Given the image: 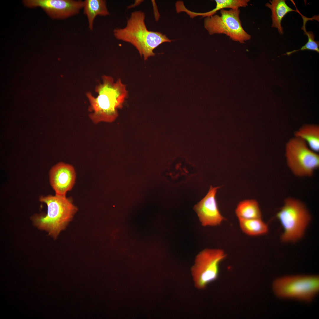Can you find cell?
<instances>
[{"mask_svg":"<svg viewBox=\"0 0 319 319\" xmlns=\"http://www.w3.org/2000/svg\"><path fill=\"white\" fill-rule=\"evenodd\" d=\"M102 78V83L95 88V91L98 94L97 96L94 97L90 92L87 93L90 109L93 112L89 117L95 123L114 121L118 115V110L122 108L128 95L126 85L121 79L114 82L110 76L104 75Z\"/></svg>","mask_w":319,"mask_h":319,"instance_id":"6da1fadb","label":"cell"},{"mask_svg":"<svg viewBox=\"0 0 319 319\" xmlns=\"http://www.w3.org/2000/svg\"><path fill=\"white\" fill-rule=\"evenodd\" d=\"M144 13L140 11L132 13L123 28H116L113 35L117 39L129 43L134 46L144 60L155 54L153 50L164 42H170L165 35L150 31L145 24Z\"/></svg>","mask_w":319,"mask_h":319,"instance_id":"7a4b0ae2","label":"cell"},{"mask_svg":"<svg viewBox=\"0 0 319 319\" xmlns=\"http://www.w3.org/2000/svg\"><path fill=\"white\" fill-rule=\"evenodd\" d=\"M39 201L46 204L47 212L33 216V222L38 229L46 231L56 239L72 220L78 208L72 199L66 196H42Z\"/></svg>","mask_w":319,"mask_h":319,"instance_id":"3957f363","label":"cell"},{"mask_svg":"<svg viewBox=\"0 0 319 319\" xmlns=\"http://www.w3.org/2000/svg\"><path fill=\"white\" fill-rule=\"evenodd\" d=\"M273 292L278 297L305 302L312 301L319 292V276L298 274L277 278L272 282Z\"/></svg>","mask_w":319,"mask_h":319,"instance_id":"277c9868","label":"cell"},{"mask_svg":"<svg viewBox=\"0 0 319 319\" xmlns=\"http://www.w3.org/2000/svg\"><path fill=\"white\" fill-rule=\"evenodd\" d=\"M276 216L284 229L282 238L285 242L294 241L301 237L310 219L304 205L290 198L285 200Z\"/></svg>","mask_w":319,"mask_h":319,"instance_id":"5b68a950","label":"cell"},{"mask_svg":"<svg viewBox=\"0 0 319 319\" xmlns=\"http://www.w3.org/2000/svg\"><path fill=\"white\" fill-rule=\"evenodd\" d=\"M285 156L289 168L300 177L310 176L319 166V156L302 139L296 137L287 142Z\"/></svg>","mask_w":319,"mask_h":319,"instance_id":"8992f818","label":"cell"},{"mask_svg":"<svg viewBox=\"0 0 319 319\" xmlns=\"http://www.w3.org/2000/svg\"><path fill=\"white\" fill-rule=\"evenodd\" d=\"M240 12L239 9H221L220 15L214 14L204 19V28L209 35L224 34L234 41L244 43L251 36L242 26Z\"/></svg>","mask_w":319,"mask_h":319,"instance_id":"52a82bcc","label":"cell"},{"mask_svg":"<svg viewBox=\"0 0 319 319\" xmlns=\"http://www.w3.org/2000/svg\"><path fill=\"white\" fill-rule=\"evenodd\" d=\"M222 250L206 249L196 256L191 273L196 287L204 289L207 285L216 280L219 273V265L226 257Z\"/></svg>","mask_w":319,"mask_h":319,"instance_id":"ba28073f","label":"cell"},{"mask_svg":"<svg viewBox=\"0 0 319 319\" xmlns=\"http://www.w3.org/2000/svg\"><path fill=\"white\" fill-rule=\"evenodd\" d=\"M22 2L28 8L41 7L53 19H63L77 15L83 5V1L73 0H24Z\"/></svg>","mask_w":319,"mask_h":319,"instance_id":"9c48e42d","label":"cell"},{"mask_svg":"<svg viewBox=\"0 0 319 319\" xmlns=\"http://www.w3.org/2000/svg\"><path fill=\"white\" fill-rule=\"evenodd\" d=\"M220 188L211 186L206 195L194 207L204 226H218L224 219L220 212L216 198L217 190Z\"/></svg>","mask_w":319,"mask_h":319,"instance_id":"30bf717a","label":"cell"},{"mask_svg":"<svg viewBox=\"0 0 319 319\" xmlns=\"http://www.w3.org/2000/svg\"><path fill=\"white\" fill-rule=\"evenodd\" d=\"M76 174L74 167L71 165L59 162L51 168L49 173L50 184L55 195L65 196L67 193L74 186Z\"/></svg>","mask_w":319,"mask_h":319,"instance_id":"8fae6325","label":"cell"},{"mask_svg":"<svg viewBox=\"0 0 319 319\" xmlns=\"http://www.w3.org/2000/svg\"><path fill=\"white\" fill-rule=\"evenodd\" d=\"M83 9L88 19L89 28L91 30H93L94 21L97 16H106L109 14L105 0H86L83 1Z\"/></svg>","mask_w":319,"mask_h":319,"instance_id":"7c38bea8","label":"cell"},{"mask_svg":"<svg viewBox=\"0 0 319 319\" xmlns=\"http://www.w3.org/2000/svg\"><path fill=\"white\" fill-rule=\"evenodd\" d=\"M284 0H272L270 1V4L266 3L265 6L271 10L272 27L278 29L281 35L283 34V29L281 26V21L284 17L289 12L294 11L299 13L298 10L292 9L286 4Z\"/></svg>","mask_w":319,"mask_h":319,"instance_id":"4fadbf2b","label":"cell"},{"mask_svg":"<svg viewBox=\"0 0 319 319\" xmlns=\"http://www.w3.org/2000/svg\"><path fill=\"white\" fill-rule=\"evenodd\" d=\"M295 136L304 141L309 148L318 153L319 151V127L318 125L306 124L295 133Z\"/></svg>","mask_w":319,"mask_h":319,"instance_id":"5bb4252c","label":"cell"},{"mask_svg":"<svg viewBox=\"0 0 319 319\" xmlns=\"http://www.w3.org/2000/svg\"><path fill=\"white\" fill-rule=\"evenodd\" d=\"M235 212L238 219L261 218V214L257 202L254 199L240 201Z\"/></svg>","mask_w":319,"mask_h":319,"instance_id":"9a60e30c","label":"cell"},{"mask_svg":"<svg viewBox=\"0 0 319 319\" xmlns=\"http://www.w3.org/2000/svg\"><path fill=\"white\" fill-rule=\"evenodd\" d=\"M242 231L250 236H258L266 233L268 230L267 225L261 218L238 219Z\"/></svg>","mask_w":319,"mask_h":319,"instance_id":"2e32d148","label":"cell"},{"mask_svg":"<svg viewBox=\"0 0 319 319\" xmlns=\"http://www.w3.org/2000/svg\"><path fill=\"white\" fill-rule=\"evenodd\" d=\"M249 0H216V7L213 10L204 13H202V17L213 15L218 11L225 8L232 9H238L240 7H246L248 6Z\"/></svg>","mask_w":319,"mask_h":319,"instance_id":"e0dca14e","label":"cell"},{"mask_svg":"<svg viewBox=\"0 0 319 319\" xmlns=\"http://www.w3.org/2000/svg\"><path fill=\"white\" fill-rule=\"evenodd\" d=\"M302 17L303 19V24L302 29L304 31V34L307 35L308 38L307 42L300 49L287 52L286 53L283 54L282 55H287L288 56H289L292 53L300 50H307L314 51L319 53V41H315L314 40L315 36L313 32L311 31L307 32L305 28L306 22L309 19L306 18L304 16Z\"/></svg>","mask_w":319,"mask_h":319,"instance_id":"ac0fdd59","label":"cell"}]
</instances>
